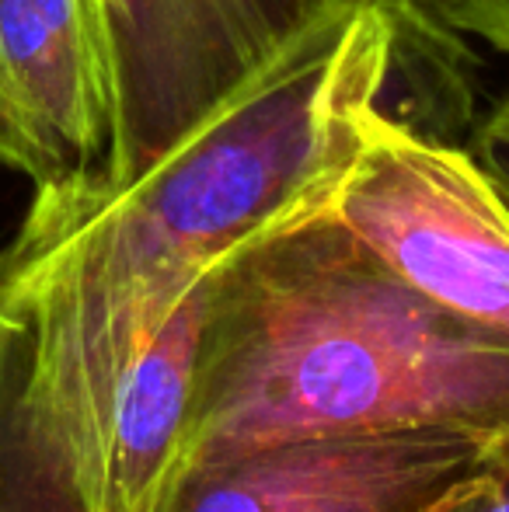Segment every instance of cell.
Listing matches in <instances>:
<instances>
[{"label":"cell","mask_w":509,"mask_h":512,"mask_svg":"<svg viewBox=\"0 0 509 512\" xmlns=\"http://www.w3.org/2000/svg\"><path fill=\"white\" fill-rule=\"evenodd\" d=\"M394 429L509 443V338L419 297L321 209L206 272L171 474L283 439Z\"/></svg>","instance_id":"cell-1"},{"label":"cell","mask_w":509,"mask_h":512,"mask_svg":"<svg viewBox=\"0 0 509 512\" xmlns=\"http://www.w3.org/2000/svg\"><path fill=\"white\" fill-rule=\"evenodd\" d=\"M321 213L419 297L509 338V206L468 147L374 108Z\"/></svg>","instance_id":"cell-2"},{"label":"cell","mask_w":509,"mask_h":512,"mask_svg":"<svg viewBox=\"0 0 509 512\" xmlns=\"http://www.w3.org/2000/svg\"><path fill=\"white\" fill-rule=\"evenodd\" d=\"M314 0H98L112 56L119 189L192 133L293 39Z\"/></svg>","instance_id":"cell-3"},{"label":"cell","mask_w":509,"mask_h":512,"mask_svg":"<svg viewBox=\"0 0 509 512\" xmlns=\"http://www.w3.org/2000/svg\"><path fill=\"white\" fill-rule=\"evenodd\" d=\"M506 446L447 429L283 439L182 467L154 512H429Z\"/></svg>","instance_id":"cell-4"},{"label":"cell","mask_w":509,"mask_h":512,"mask_svg":"<svg viewBox=\"0 0 509 512\" xmlns=\"http://www.w3.org/2000/svg\"><path fill=\"white\" fill-rule=\"evenodd\" d=\"M112 112L98 0H0V168L32 178L35 192L98 178Z\"/></svg>","instance_id":"cell-5"},{"label":"cell","mask_w":509,"mask_h":512,"mask_svg":"<svg viewBox=\"0 0 509 512\" xmlns=\"http://www.w3.org/2000/svg\"><path fill=\"white\" fill-rule=\"evenodd\" d=\"M429 512H509V446L482 471L457 481Z\"/></svg>","instance_id":"cell-6"},{"label":"cell","mask_w":509,"mask_h":512,"mask_svg":"<svg viewBox=\"0 0 509 512\" xmlns=\"http://www.w3.org/2000/svg\"><path fill=\"white\" fill-rule=\"evenodd\" d=\"M447 25L471 32L509 56V0H429Z\"/></svg>","instance_id":"cell-7"},{"label":"cell","mask_w":509,"mask_h":512,"mask_svg":"<svg viewBox=\"0 0 509 512\" xmlns=\"http://www.w3.org/2000/svg\"><path fill=\"white\" fill-rule=\"evenodd\" d=\"M468 150L475 154V161L482 164V171L489 175V182L496 185L499 196H503L506 206H509V91L475 126Z\"/></svg>","instance_id":"cell-8"}]
</instances>
